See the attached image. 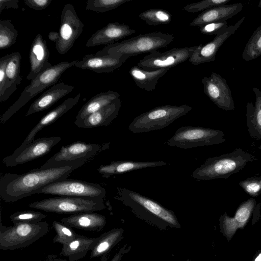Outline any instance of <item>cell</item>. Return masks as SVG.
I'll use <instances>...</instances> for the list:
<instances>
[{
	"instance_id": "836d02e7",
	"label": "cell",
	"mask_w": 261,
	"mask_h": 261,
	"mask_svg": "<svg viewBox=\"0 0 261 261\" xmlns=\"http://www.w3.org/2000/svg\"><path fill=\"white\" fill-rule=\"evenodd\" d=\"M230 0H204L192 4H188L182 10L190 13L205 11L214 7L226 5Z\"/></svg>"
},
{
	"instance_id": "7bdbcfd3",
	"label": "cell",
	"mask_w": 261,
	"mask_h": 261,
	"mask_svg": "<svg viewBox=\"0 0 261 261\" xmlns=\"http://www.w3.org/2000/svg\"><path fill=\"white\" fill-rule=\"evenodd\" d=\"M79 246V242L77 241H74V242H72L70 244V247L71 249H76Z\"/></svg>"
},
{
	"instance_id": "603a6c76",
	"label": "cell",
	"mask_w": 261,
	"mask_h": 261,
	"mask_svg": "<svg viewBox=\"0 0 261 261\" xmlns=\"http://www.w3.org/2000/svg\"><path fill=\"white\" fill-rule=\"evenodd\" d=\"M121 106V101L119 98L74 124L83 128L108 126L117 117Z\"/></svg>"
},
{
	"instance_id": "4fadbf2b",
	"label": "cell",
	"mask_w": 261,
	"mask_h": 261,
	"mask_svg": "<svg viewBox=\"0 0 261 261\" xmlns=\"http://www.w3.org/2000/svg\"><path fill=\"white\" fill-rule=\"evenodd\" d=\"M60 137H41L22 147H18L13 154L3 159L7 167H14L30 162L49 153L60 142Z\"/></svg>"
},
{
	"instance_id": "9a60e30c",
	"label": "cell",
	"mask_w": 261,
	"mask_h": 261,
	"mask_svg": "<svg viewBox=\"0 0 261 261\" xmlns=\"http://www.w3.org/2000/svg\"><path fill=\"white\" fill-rule=\"evenodd\" d=\"M256 201L251 198L242 202L236 211L234 217L225 213L219 217V226L221 233L229 242L238 229H243L249 221L256 206Z\"/></svg>"
},
{
	"instance_id": "8992f818",
	"label": "cell",
	"mask_w": 261,
	"mask_h": 261,
	"mask_svg": "<svg viewBox=\"0 0 261 261\" xmlns=\"http://www.w3.org/2000/svg\"><path fill=\"white\" fill-rule=\"evenodd\" d=\"M192 109V107L186 105L158 106L135 118L129 125L128 129L133 133L161 129L169 125Z\"/></svg>"
},
{
	"instance_id": "f1b7e54d",
	"label": "cell",
	"mask_w": 261,
	"mask_h": 261,
	"mask_svg": "<svg viewBox=\"0 0 261 261\" xmlns=\"http://www.w3.org/2000/svg\"><path fill=\"white\" fill-rule=\"evenodd\" d=\"M139 17L148 25H157L170 23L172 15L165 10L153 8L142 12L139 14Z\"/></svg>"
},
{
	"instance_id": "b9f144b4",
	"label": "cell",
	"mask_w": 261,
	"mask_h": 261,
	"mask_svg": "<svg viewBox=\"0 0 261 261\" xmlns=\"http://www.w3.org/2000/svg\"><path fill=\"white\" fill-rule=\"evenodd\" d=\"M251 261H261V249L257 250Z\"/></svg>"
},
{
	"instance_id": "bcb514c9",
	"label": "cell",
	"mask_w": 261,
	"mask_h": 261,
	"mask_svg": "<svg viewBox=\"0 0 261 261\" xmlns=\"http://www.w3.org/2000/svg\"><path fill=\"white\" fill-rule=\"evenodd\" d=\"M185 261H195V260H191L190 259H187V260H186Z\"/></svg>"
},
{
	"instance_id": "5b68a950",
	"label": "cell",
	"mask_w": 261,
	"mask_h": 261,
	"mask_svg": "<svg viewBox=\"0 0 261 261\" xmlns=\"http://www.w3.org/2000/svg\"><path fill=\"white\" fill-rule=\"evenodd\" d=\"M78 60L63 61L47 68L25 87L18 99L1 116V123L7 122L15 113L35 96L46 88L57 84L63 73L70 67L75 66Z\"/></svg>"
},
{
	"instance_id": "60d3db41",
	"label": "cell",
	"mask_w": 261,
	"mask_h": 261,
	"mask_svg": "<svg viewBox=\"0 0 261 261\" xmlns=\"http://www.w3.org/2000/svg\"><path fill=\"white\" fill-rule=\"evenodd\" d=\"M48 37L50 41L56 43L59 39V33L55 31H51L49 33Z\"/></svg>"
},
{
	"instance_id": "9c48e42d",
	"label": "cell",
	"mask_w": 261,
	"mask_h": 261,
	"mask_svg": "<svg viewBox=\"0 0 261 261\" xmlns=\"http://www.w3.org/2000/svg\"><path fill=\"white\" fill-rule=\"evenodd\" d=\"M37 194L104 198L106 191L100 185L83 180L66 179L51 183L40 189Z\"/></svg>"
},
{
	"instance_id": "ba28073f",
	"label": "cell",
	"mask_w": 261,
	"mask_h": 261,
	"mask_svg": "<svg viewBox=\"0 0 261 261\" xmlns=\"http://www.w3.org/2000/svg\"><path fill=\"white\" fill-rule=\"evenodd\" d=\"M226 141L223 132L200 126H182L166 143L171 147L190 149L217 145Z\"/></svg>"
},
{
	"instance_id": "4316f807",
	"label": "cell",
	"mask_w": 261,
	"mask_h": 261,
	"mask_svg": "<svg viewBox=\"0 0 261 261\" xmlns=\"http://www.w3.org/2000/svg\"><path fill=\"white\" fill-rule=\"evenodd\" d=\"M169 70V69H160L148 70L136 65L131 67L129 74L139 88L150 92L155 89L159 80Z\"/></svg>"
},
{
	"instance_id": "cb8c5ba5",
	"label": "cell",
	"mask_w": 261,
	"mask_h": 261,
	"mask_svg": "<svg viewBox=\"0 0 261 261\" xmlns=\"http://www.w3.org/2000/svg\"><path fill=\"white\" fill-rule=\"evenodd\" d=\"M167 163L162 161H113L110 164L101 165L97 171L104 178H109L113 175L122 174L131 171L144 168L155 167L166 165Z\"/></svg>"
},
{
	"instance_id": "8d00e7d4",
	"label": "cell",
	"mask_w": 261,
	"mask_h": 261,
	"mask_svg": "<svg viewBox=\"0 0 261 261\" xmlns=\"http://www.w3.org/2000/svg\"><path fill=\"white\" fill-rule=\"evenodd\" d=\"M10 56V54H7L0 59V99L3 97L4 94L6 79V69Z\"/></svg>"
},
{
	"instance_id": "8fae6325",
	"label": "cell",
	"mask_w": 261,
	"mask_h": 261,
	"mask_svg": "<svg viewBox=\"0 0 261 261\" xmlns=\"http://www.w3.org/2000/svg\"><path fill=\"white\" fill-rule=\"evenodd\" d=\"M61 16L60 37L56 43V49L58 53L63 55L73 46L82 33L84 24L71 4L68 3L64 6Z\"/></svg>"
},
{
	"instance_id": "d6a6232c",
	"label": "cell",
	"mask_w": 261,
	"mask_h": 261,
	"mask_svg": "<svg viewBox=\"0 0 261 261\" xmlns=\"http://www.w3.org/2000/svg\"><path fill=\"white\" fill-rule=\"evenodd\" d=\"M132 0H88L86 9L97 13H105L115 9Z\"/></svg>"
},
{
	"instance_id": "e0dca14e",
	"label": "cell",
	"mask_w": 261,
	"mask_h": 261,
	"mask_svg": "<svg viewBox=\"0 0 261 261\" xmlns=\"http://www.w3.org/2000/svg\"><path fill=\"white\" fill-rule=\"evenodd\" d=\"M136 33L128 25L119 22H110L94 33L87 40L86 47L110 45Z\"/></svg>"
},
{
	"instance_id": "74e56055",
	"label": "cell",
	"mask_w": 261,
	"mask_h": 261,
	"mask_svg": "<svg viewBox=\"0 0 261 261\" xmlns=\"http://www.w3.org/2000/svg\"><path fill=\"white\" fill-rule=\"evenodd\" d=\"M44 215L36 212H17L12 215L14 220H40L44 217Z\"/></svg>"
},
{
	"instance_id": "d4e9b609",
	"label": "cell",
	"mask_w": 261,
	"mask_h": 261,
	"mask_svg": "<svg viewBox=\"0 0 261 261\" xmlns=\"http://www.w3.org/2000/svg\"><path fill=\"white\" fill-rule=\"evenodd\" d=\"M10 58L6 69V84L4 96L0 99V102L6 101L16 90L17 87L21 84L22 78L20 76V62L21 56L19 52L10 54Z\"/></svg>"
},
{
	"instance_id": "484cf974",
	"label": "cell",
	"mask_w": 261,
	"mask_h": 261,
	"mask_svg": "<svg viewBox=\"0 0 261 261\" xmlns=\"http://www.w3.org/2000/svg\"><path fill=\"white\" fill-rule=\"evenodd\" d=\"M119 98V93L112 90L96 94L82 106L76 116L74 123L83 120Z\"/></svg>"
},
{
	"instance_id": "2e32d148",
	"label": "cell",
	"mask_w": 261,
	"mask_h": 261,
	"mask_svg": "<svg viewBox=\"0 0 261 261\" xmlns=\"http://www.w3.org/2000/svg\"><path fill=\"white\" fill-rule=\"evenodd\" d=\"M245 19V17L244 16L236 24L229 25L224 31L216 35L211 41L204 45H197L189 60L190 62L194 65H197L214 61L219 49L225 41L236 32Z\"/></svg>"
},
{
	"instance_id": "f546056e",
	"label": "cell",
	"mask_w": 261,
	"mask_h": 261,
	"mask_svg": "<svg viewBox=\"0 0 261 261\" xmlns=\"http://www.w3.org/2000/svg\"><path fill=\"white\" fill-rule=\"evenodd\" d=\"M261 56V25L253 33L242 54L246 61L253 60Z\"/></svg>"
},
{
	"instance_id": "277c9868",
	"label": "cell",
	"mask_w": 261,
	"mask_h": 261,
	"mask_svg": "<svg viewBox=\"0 0 261 261\" xmlns=\"http://www.w3.org/2000/svg\"><path fill=\"white\" fill-rule=\"evenodd\" d=\"M254 160V156L237 148L230 153L207 159L193 171L191 176L197 180L227 178Z\"/></svg>"
},
{
	"instance_id": "7402d4cb",
	"label": "cell",
	"mask_w": 261,
	"mask_h": 261,
	"mask_svg": "<svg viewBox=\"0 0 261 261\" xmlns=\"http://www.w3.org/2000/svg\"><path fill=\"white\" fill-rule=\"evenodd\" d=\"M81 94L79 93L74 97L68 98L44 115L31 130L19 147H23L34 140L35 137L40 130L56 121L63 115L71 109L78 103Z\"/></svg>"
},
{
	"instance_id": "7a4b0ae2",
	"label": "cell",
	"mask_w": 261,
	"mask_h": 261,
	"mask_svg": "<svg viewBox=\"0 0 261 261\" xmlns=\"http://www.w3.org/2000/svg\"><path fill=\"white\" fill-rule=\"evenodd\" d=\"M114 198L129 207L136 217L160 230L181 228L173 211L149 197L125 188H119Z\"/></svg>"
},
{
	"instance_id": "f35d334b",
	"label": "cell",
	"mask_w": 261,
	"mask_h": 261,
	"mask_svg": "<svg viewBox=\"0 0 261 261\" xmlns=\"http://www.w3.org/2000/svg\"><path fill=\"white\" fill-rule=\"evenodd\" d=\"M52 2L51 0H25L24 4L29 8L40 11L46 9Z\"/></svg>"
},
{
	"instance_id": "7dc6e473",
	"label": "cell",
	"mask_w": 261,
	"mask_h": 261,
	"mask_svg": "<svg viewBox=\"0 0 261 261\" xmlns=\"http://www.w3.org/2000/svg\"><path fill=\"white\" fill-rule=\"evenodd\" d=\"M259 148L261 149V146L259 147Z\"/></svg>"
},
{
	"instance_id": "7c38bea8",
	"label": "cell",
	"mask_w": 261,
	"mask_h": 261,
	"mask_svg": "<svg viewBox=\"0 0 261 261\" xmlns=\"http://www.w3.org/2000/svg\"><path fill=\"white\" fill-rule=\"evenodd\" d=\"M197 47H174L163 53L154 51L140 60L137 66L148 70L170 69L189 60Z\"/></svg>"
},
{
	"instance_id": "ac0fdd59",
	"label": "cell",
	"mask_w": 261,
	"mask_h": 261,
	"mask_svg": "<svg viewBox=\"0 0 261 261\" xmlns=\"http://www.w3.org/2000/svg\"><path fill=\"white\" fill-rule=\"evenodd\" d=\"M49 51L46 42L40 34L34 38L29 51L30 70L27 76L30 81L34 80L41 72L53 65L48 61Z\"/></svg>"
},
{
	"instance_id": "d6986e66",
	"label": "cell",
	"mask_w": 261,
	"mask_h": 261,
	"mask_svg": "<svg viewBox=\"0 0 261 261\" xmlns=\"http://www.w3.org/2000/svg\"><path fill=\"white\" fill-rule=\"evenodd\" d=\"M126 61L122 58L88 54L79 61L74 66L98 73H110L121 67Z\"/></svg>"
},
{
	"instance_id": "52a82bcc",
	"label": "cell",
	"mask_w": 261,
	"mask_h": 261,
	"mask_svg": "<svg viewBox=\"0 0 261 261\" xmlns=\"http://www.w3.org/2000/svg\"><path fill=\"white\" fill-rule=\"evenodd\" d=\"M104 198L62 196L37 201L29 206L56 213L91 212L104 209Z\"/></svg>"
},
{
	"instance_id": "44dd1931",
	"label": "cell",
	"mask_w": 261,
	"mask_h": 261,
	"mask_svg": "<svg viewBox=\"0 0 261 261\" xmlns=\"http://www.w3.org/2000/svg\"><path fill=\"white\" fill-rule=\"evenodd\" d=\"M243 7L242 3L214 7L200 13L192 20L190 25L200 27L211 22L226 21L239 13Z\"/></svg>"
},
{
	"instance_id": "4dcf8cb0",
	"label": "cell",
	"mask_w": 261,
	"mask_h": 261,
	"mask_svg": "<svg viewBox=\"0 0 261 261\" xmlns=\"http://www.w3.org/2000/svg\"><path fill=\"white\" fill-rule=\"evenodd\" d=\"M18 31L10 19L0 21V49L9 48L15 44Z\"/></svg>"
},
{
	"instance_id": "e575fe53",
	"label": "cell",
	"mask_w": 261,
	"mask_h": 261,
	"mask_svg": "<svg viewBox=\"0 0 261 261\" xmlns=\"http://www.w3.org/2000/svg\"><path fill=\"white\" fill-rule=\"evenodd\" d=\"M239 185L248 195L253 197L261 194V176L248 177L239 182Z\"/></svg>"
},
{
	"instance_id": "3957f363",
	"label": "cell",
	"mask_w": 261,
	"mask_h": 261,
	"mask_svg": "<svg viewBox=\"0 0 261 261\" xmlns=\"http://www.w3.org/2000/svg\"><path fill=\"white\" fill-rule=\"evenodd\" d=\"M174 39L172 34L159 31L150 32L107 45L95 55L122 58L127 60L131 57L166 47Z\"/></svg>"
},
{
	"instance_id": "ffe728a7",
	"label": "cell",
	"mask_w": 261,
	"mask_h": 261,
	"mask_svg": "<svg viewBox=\"0 0 261 261\" xmlns=\"http://www.w3.org/2000/svg\"><path fill=\"white\" fill-rule=\"evenodd\" d=\"M73 89V86L62 82L55 84L31 105L25 116H29L48 109L59 100L69 94Z\"/></svg>"
},
{
	"instance_id": "d590c367",
	"label": "cell",
	"mask_w": 261,
	"mask_h": 261,
	"mask_svg": "<svg viewBox=\"0 0 261 261\" xmlns=\"http://www.w3.org/2000/svg\"><path fill=\"white\" fill-rule=\"evenodd\" d=\"M226 21L211 22L199 28L201 33L204 35H218L228 27Z\"/></svg>"
},
{
	"instance_id": "5bb4252c",
	"label": "cell",
	"mask_w": 261,
	"mask_h": 261,
	"mask_svg": "<svg viewBox=\"0 0 261 261\" xmlns=\"http://www.w3.org/2000/svg\"><path fill=\"white\" fill-rule=\"evenodd\" d=\"M204 93L219 108L225 111L234 109L231 92L226 81L220 74L212 72L202 79Z\"/></svg>"
},
{
	"instance_id": "1f68e13d",
	"label": "cell",
	"mask_w": 261,
	"mask_h": 261,
	"mask_svg": "<svg viewBox=\"0 0 261 261\" xmlns=\"http://www.w3.org/2000/svg\"><path fill=\"white\" fill-rule=\"evenodd\" d=\"M66 222H70L71 223L76 224L82 226H88L93 223L104 225L105 223V217L90 212L82 213L68 218L63 219Z\"/></svg>"
},
{
	"instance_id": "83f0119b",
	"label": "cell",
	"mask_w": 261,
	"mask_h": 261,
	"mask_svg": "<svg viewBox=\"0 0 261 261\" xmlns=\"http://www.w3.org/2000/svg\"><path fill=\"white\" fill-rule=\"evenodd\" d=\"M255 95L254 105L251 101L246 106L247 126L250 136L256 139H261V91L253 88Z\"/></svg>"
},
{
	"instance_id": "ab89813d",
	"label": "cell",
	"mask_w": 261,
	"mask_h": 261,
	"mask_svg": "<svg viewBox=\"0 0 261 261\" xmlns=\"http://www.w3.org/2000/svg\"><path fill=\"white\" fill-rule=\"evenodd\" d=\"M19 0H0V13L4 9H18Z\"/></svg>"
},
{
	"instance_id": "30bf717a",
	"label": "cell",
	"mask_w": 261,
	"mask_h": 261,
	"mask_svg": "<svg viewBox=\"0 0 261 261\" xmlns=\"http://www.w3.org/2000/svg\"><path fill=\"white\" fill-rule=\"evenodd\" d=\"M106 148L94 143L76 141L63 146L60 150L49 159L40 169L72 164L84 159H90Z\"/></svg>"
},
{
	"instance_id": "ee69618b",
	"label": "cell",
	"mask_w": 261,
	"mask_h": 261,
	"mask_svg": "<svg viewBox=\"0 0 261 261\" xmlns=\"http://www.w3.org/2000/svg\"><path fill=\"white\" fill-rule=\"evenodd\" d=\"M62 230L63 233L66 234L67 236H70L71 235V231L67 228H63Z\"/></svg>"
},
{
	"instance_id": "6da1fadb",
	"label": "cell",
	"mask_w": 261,
	"mask_h": 261,
	"mask_svg": "<svg viewBox=\"0 0 261 261\" xmlns=\"http://www.w3.org/2000/svg\"><path fill=\"white\" fill-rule=\"evenodd\" d=\"M89 159L72 164L44 169H32L23 174L6 173L0 180V196L7 202H14L31 196L46 186L67 179L71 172Z\"/></svg>"
},
{
	"instance_id": "f6af8a7d",
	"label": "cell",
	"mask_w": 261,
	"mask_h": 261,
	"mask_svg": "<svg viewBox=\"0 0 261 261\" xmlns=\"http://www.w3.org/2000/svg\"><path fill=\"white\" fill-rule=\"evenodd\" d=\"M258 7L260 8H261V0L259 1V3L258 4Z\"/></svg>"
}]
</instances>
